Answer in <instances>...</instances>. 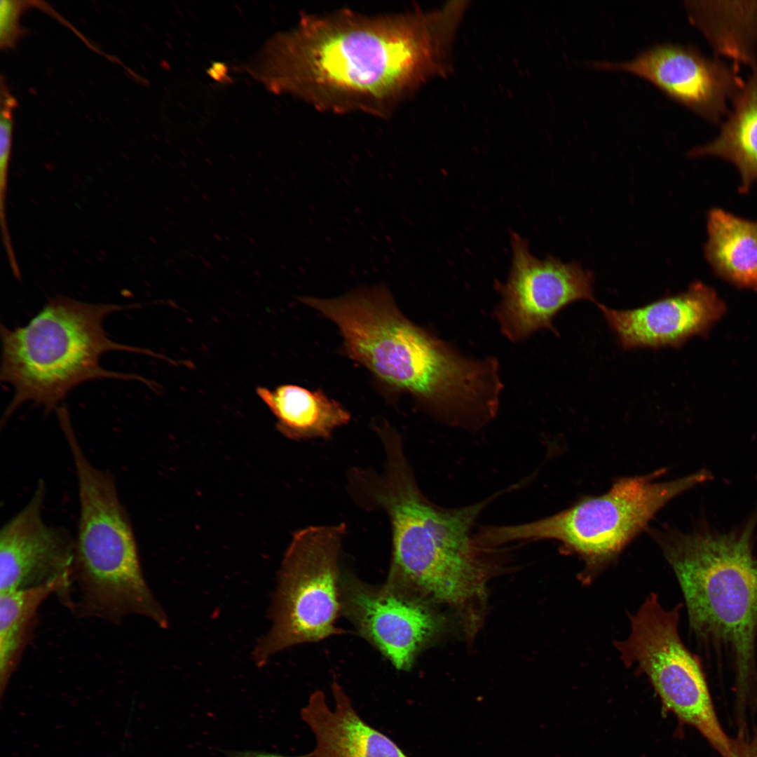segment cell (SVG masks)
Segmentation results:
<instances>
[{"instance_id": "1", "label": "cell", "mask_w": 757, "mask_h": 757, "mask_svg": "<svg viewBox=\"0 0 757 757\" xmlns=\"http://www.w3.org/2000/svg\"><path fill=\"white\" fill-rule=\"evenodd\" d=\"M465 9L453 1L427 12L302 15L268 41L248 69L270 91L319 111L386 117L429 79L450 73Z\"/></svg>"}, {"instance_id": "17", "label": "cell", "mask_w": 757, "mask_h": 757, "mask_svg": "<svg viewBox=\"0 0 757 757\" xmlns=\"http://www.w3.org/2000/svg\"><path fill=\"white\" fill-rule=\"evenodd\" d=\"M705 257L714 271L736 286L757 291V221L719 208L707 217Z\"/></svg>"}, {"instance_id": "9", "label": "cell", "mask_w": 757, "mask_h": 757, "mask_svg": "<svg viewBox=\"0 0 757 757\" xmlns=\"http://www.w3.org/2000/svg\"><path fill=\"white\" fill-rule=\"evenodd\" d=\"M681 605L664 609L655 593L629 615L631 632L614 643L627 667L650 681L662 706L693 726L722 757H730L732 739L722 728L700 664L678 633Z\"/></svg>"}, {"instance_id": "22", "label": "cell", "mask_w": 757, "mask_h": 757, "mask_svg": "<svg viewBox=\"0 0 757 757\" xmlns=\"http://www.w3.org/2000/svg\"><path fill=\"white\" fill-rule=\"evenodd\" d=\"M30 1L1 0L0 3V47L13 48L23 34L20 25V17L29 6Z\"/></svg>"}, {"instance_id": "19", "label": "cell", "mask_w": 757, "mask_h": 757, "mask_svg": "<svg viewBox=\"0 0 757 757\" xmlns=\"http://www.w3.org/2000/svg\"><path fill=\"white\" fill-rule=\"evenodd\" d=\"M692 24L716 50L756 68L757 1H686Z\"/></svg>"}, {"instance_id": "23", "label": "cell", "mask_w": 757, "mask_h": 757, "mask_svg": "<svg viewBox=\"0 0 757 757\" xmlns=\"http://www.w3.org/2000/svg\"><path fill=\"white\" fill-rule=\"evenodd\" d=\"M231 757H287V756H281V755L273 754V753H264V752L243 751V752H236L231 756Z\"/></svg>"}, {"instance_id": "3", "label": "cell", "mask_w": 757, "mask_h": 757, "mask_svg": "<svg viewBox=\"0 0 757 757\" xmlns=\"http://www.w3.org/2000/svg\"><path fill=\"white\" fill-rule=\"evenodd\" d=\"M383 472L355 471V488L370 505L385 510L393 533L386 583L420 598L464 608L484 595L485 561L472 536L482 510L499 493L473 505L439 507L419 489L398 434L381 439Z\"/></svg>"}, {"instance_id": "7", "label": "cell", "mask_w": 757, "mask_h": 757, "mask_svg": "<svg viewBox=\"0 0 757 757\" xmlns=\"http://www.w3.org/2000/svg\"><path fill=\"white\" fill-rule=\"evenodd\" d=\"M662 471L618 479L603 494L587 496L554 515L526 524L484 527L481 538L489 547L512 541L550 539L585 562L582 581H589L642 531L675 497L712 479L706 469L665 482Z\"/></svg>"}, {"instance_id": "18", "label": "cell", "mask_w": 757, "mask_h": 757, "mask_svg": "<svg viewBox=\"0 0 757 757\" xmlns=\"http://www.w3.org/2000/svg\"><path fill=\"white\" fill-rule=\"evenodd\" d=\"M732 100V110L718 137L695 147L689 156H714L732 163L741 177L739 191L746 193L757 180V67Z\"/></svg>"}, {"instance_id": "16", "label": "cell", "mask_w": 757, "mask_h": 757, "mask_svg": "<svg viewBox=\"0 0 757 757\" xmlns=\"http://www.w3.org/2000/svg\"><path fill=\"white\" fill-rule=\"evenodd\" d=\"M257 393L277 418L279 430L291 439L329 438L350 420V413L320 389L285 384L273 390L259 387Z\"/></svg>"}, {"instance_id": "20", "label": "cell", "mask_w": 757, "mask_h": 757, "mask_svg": "<svg viewBox=\"0 0 757 757\" xmlns=\"http://www.w3.org/2000/svg\"><path fill=\"white\" fill-rule=\"evenodd\" d=\"M70 584L58 580L20 590L0 592V695L6 693L34 628L37 611L50 595L65 601Z\"/></svg>"}, {"instance_id": "6", "label": "cell", "mask_w": 757, "mask_h": 757, "mask_svg": "<svg viewBox=\"0 0 757 757\" xmlns=\"http://www.w3.org/2000/svg\"><path fill=\"white\" fill-rule=\"evenodd\" d=\"M80 513L71 578L85 615L118 623L141 615L167 628L168 620L144 577L131 523L111 472L85 455L74 461Z\"/></svg>"}, {"instance_id": "11", "label": "cell", "mask_w": 757, "mask_h": 757, "mask_svg": "<svg viewBox=\"0 0 757 757\" xmlns=\"http://www.w3.org/2000/svg\"><path fill=\"white\" fill-rule=\"evenodd\" d=\"M341 613L358 633L399 670H409L438 628V620L420 597L387 584L374 586L341 573Z\"/></svg>"}, {"instance_id": "4", "label": "cell", "mask_w": 757, "mask_h": 757, "mask_svg": "<svg viewBox=\"0 0 757 757\" xmlns=\"http://www.w3.org/2000/svg\"><path fill=\"white\" fill-rule=\"evenodd\" d=\"M757 512L739 530L653 533L678 580L690 627L702 642L729 652L740 697L756 674Z\"/></svg>"}, {"instance_id": "21", "label": "cell", "mask_w": 757, "mask_h": 757, "mask_svg": "<svg viewBox=\"0 0 757 757\" xmlns=\"http://www.w3.org/2000/svg\"><path fill=\"white\" fill-rule=\"evenodd\" d=\"M16 106L15 98L10 93L5 83L1 82L0 114V217L1 218L6 217L8 170L13 131V112Z\"/></svg>"}, {"instance_id": "2", "label": "cell", "mask_w": 757, "mask_h": 757, "mask_svg": "<svg viewBox=\"0 0 757 757\" xmlns=\"http://www.w3.org/2000/svg\"><path fill=\"white\" fill-rule=\"evenodd\" d=\"M300 299L336 325L343 353L386 388L409 394L443 423L463 417L482 399L488 379L485 362L413 323L386 285L360 287L336 298Z\"/></svg>"}, {"instance_id": "10", "label": "cell", "mask_w": 757, "mask_h": 757, "mask_svg": "<svg viewBox=\"0 0 757 757\" xmlns=\"http://www.w3.org/2000/svg\"><path fill=\"white\" fill-rule=\"evenodd\" d=\"M510 243L508 278L505 283L495 284L501 296L495 317L509 341H521L544 329L557 334L552 321L562 308L581 299L596 302L594 275L589 271L550 255L545 259L535 257L528 242L512 231Z\"/></svg>"}, {"instance_id": "12", "label": "cell", "mask_w": 757, "mask_h": 757, "mask_svg": "<svg viewBox=\"0 0 757 757\" xmlns=\"http://www.w3.org/2000/svg\"><path fill=\"white\" fill-rule=\"evenodd\" d=\"M594 69L622 71L650 83L672 100L711 121H718L726 104L743 84L735 67L709 59L683 45L652 46L632 60L592 62Z\"/></svg>"}, {"instance_id": "5", "label": "cell", "mask_w": 757, "mask_h": 757, "mask_svg": "<svg viewBox=\"0 0 757 757\" xmlns=\"http://www.w3.org/2000/svg\"><path fill=\"white\" fill-rule=\"evenodd\" d=\"M129 307L56 296L26 325L12 329L1 325V381L13 389L2 423L26 402L46 411L57 409L71 390L88 381L141 379L100 364L110 351L147 353L112 341L104 329L105 318Z\"/></svg>"}, {"instance_id": "14", "label": "cell", "mask_w": 757, "mask_h": 757, "mask_svg": "<svg viewBox=\"0 0 757 757\" xmlns=\"http://www.w3.org/2000/svg\"><path fill=\"white\" fill-rule=\"evenodd\" d=\"M596 304L625 349L680 347L690 337L706 333L725 310L716 292L701 282L632 310Z\"/></svg>"}, {"instance_id": "15", "label": "cell", "mask_w": 757, "mask_h": 757, "mask_svg": "<svg viewBox=\"0 0 757 757\" xmlns=\"http://www.w3.org/2000/svg\"><path fill=\"white\" fill-rule=\"evenodd\" d=\"M334 707L321 690H315L301 715L315 739L314 749L299 757H408L388 737L357 714L342 687L332 683Z\"/></svg>"}, {"instance_id": "8", "label": "cell", "mask_w": 757, "mask_h": 757, "mask_svg": "<svg viewBox=\"0 0 757 757\" xmlns=\"http://www.w3.org/2000/svg\"><path fill=\"white\" fill-rule=\"evenodd\" d=\"M346 532L341 523L309 526L294 535L272 601L271 627L253 653L258 666L289 647L343 632L336 622L341 613L339 557Z\"/></svg>"}, {"instance_id": "13", "label": "cell", "mask_w": 757, "mask_h": 757, "mask_svg": "<svg viewBox=\"0 0 757 757\" xmlns=\"http://www.w3.org/2000/svg\"><path fill=\"white\" fill-rule=\"evenodd\" d=\"M45 497V482L40 480L27 504L1 529L0 592L58 580L71 586L75 538L67 529L43 521Z\"/></svg>"}]
</instances>
